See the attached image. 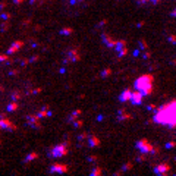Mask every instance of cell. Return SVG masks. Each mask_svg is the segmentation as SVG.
<instances>
[{
  "mask_svg": "<svg viewBox=\"0 0 176 176\" xmlns=\"http://www.w3.org/2000/svg\"><path fill=\"white\" fill-rule=\"evenodd\" d=\"M154 122L169 128H176V100H172L156 109Z\"/></svg>",
  "mask_w": 176,
  "mask_h": 176,
  "instance_id": "6da1fadb",
  "label": "cell"
},
{
  "mask_svg": "<svg viewBox=\"0 0 176 176\" xmlns=\"http://www.w3.org/2000/svg\"><path fill=\"white\" fill-rule=\"evenodd\" d=\"M153 82H154V76L151 74H145L140 78L135 79V84H134V88L135 90H140L145 97L151 96L154 93V88H153Z\"/></svg>",
  "mask_w": 176,
  "mask_h": 176,
  "instance_id": "7a4b0ae2",
  "label": "cell"
},
{
  "mask_svg": "<svg viewBox=\"0 0 176 176\" xmlns=\"http://www.w3.org/2000/svg\"><path fill=\"white\" fill-rule=\"evenodd\" d=\"M137 148H138L141 153H144V154H159V151H160L157 147H154L147 138L138 140V141H137Z\"/></svg>",
  "mask_w": 176,
  "mask_h": 176,
  "instance_id": "3957f363",
  "label": "cell"
},
{
  "mask_svg": "<svg viewBox=\"0 0 176 176\" xmlns=\"http://www.w3.org/2000/svg\"><path fill=\"white\" fill-rule=\"evenodd\" d=\"M68 153H69V142H63V144H57L52 148L50 156L54 159H60V157L68 156Z\"/></svg>",
  "mask_w": 176,
  "mask_h": 176,
  "instance_id": "277c9868",
  "label": "cell"
},
{
  "mask_svg": "<svg viewBox=\"0 0 176 176\" xmlns=\"http://www.w3.org/2000/svg\"><path fill=\"white\" fill-rule=\"evenodd\" d=\"M81 60V54L78 52V49H71L68 52V54H66V59L65 62L66 63H72V62H79Z\"/></svg>",
  "mask_w": 176,
  "mask_h": 176,
  "instance_id": "5b68a950",
  "label": "cell"
},
{
  "mask_svg": "<svg viewBox=\"0 0 176 176\" xmlns=\"http://www.w3.org/2000/svg\"><path fill=\"white\" fill-rule=\"evenodd\" d=\"M0 129H6V131L15 132L18 128H16V125H15L12 120H9L8 118H0Z\"/></svg>",
  "mask_w": 176,
  "mask_h": 176,
  "instance_id": "8992f818",
  "label": "cell"
},
{
  "mask_svg": "<svg viewBox=\"0 0 176 176\" xmlns=\"http://www.w3.org/2000/svg\"><path fill=\"white\" fill-rule=\"evenodd\" d=\"M41 119L38 118V115L35 113V115H28L27 116V123L30 125V126H32V128H35V129H41V122H40Z\"/></svg>",
  "mask_w": 176,
  "mask_h": 176,
  "instance_id": "52a82bcc",
  "label": "cell"
},
{
  "mask_svg": "<svg viewBox=\"0 0 176 176\" xmlns=\"http://www.w3.org/2000/svg\"><path fill=\"white\" fill-rule=\"evenodd\" d=\"M69 167L68 164H62V163H54L50 166V173H68Z\"/></svg>",
  "mask_w": 176,
  "mask_h": 176,
  "instance_id": "ba28073f",
  "label": "cell"
},
{
  "mask_svg": "<svg viewBox=\"0 0 176 176\" xmlns=\"http://www.w3.org/2000/svg\"><path fill=\"white\" fill-rule=\"evenodd\" d=\"M169 170H170V164L166 163V162H163V163H160L157 166H154V173H156V175H167Z\"/></svg>",
  "mask_w": 176,
  "mask_h": 176,
  "instance_id": "9c48e42d",
  "label": "cell"
},
{
  "mask_svg": "<svg viewBox=\"0 0 176 176\" xmlns=\"http://www.w3.org/2000/svg\"><path fill=\"white\" fill-rule=\"evenodd\" d=\"M144 94L140 91V90H135V91H132V97H131V103L132 104H135V106H140L142 104V100H144Z\"/></svg>",
  "mask_w": 176,
  "mask_h": 176,
  "instance_id": "30bf717a",
  "label": "cell"
},
{
  "mask_svg": "<svg viewBox=\"0 0 176 176\" xmlns=\"http://www.w3.org/2000/svg\"><path fill=\"white\" fill-rule=\"evenodd\" d=\"M24 41H22V40H16V41H13V44H12V46L8 49V54H15V53H18L19 52V49H22V47H24Z\"/></svg>",
  "mask_w": 176,
  "mask_h": 176,
  "instance_id": "8fae6325",
  "label": "cell"
},
{
  "mask_svg": "<svg viewBox=\"0 0 176 176\" xmlns=\"http://www.w3.org/2000/svg\"><path fill=\"white\" fill-rule=\"evenodd\" d=\"M101 38H103V41H104V44H106L107 47H110V49H115V46H116V43H118V41H116L113 37H110L109 34H106V32H104V34L101 35Z\"/></svg>",
  "mask_w": 176,
  "mask_h": 176,
  "instance_id": "7c38bea8",
  "label": "cell"
},
{
  "mask_svg": "<svg viewBox=\"0 0 176 176\" xmlns=\"http://www.w3.org/2000/svg\"><path fill=\"white\" fill-rule=\"evenodd\" d=\"M38 118L40 119H44V118H49V116H52V110H50V107L49 106H44V107H41L40 110H38Z\"/></svg>",
  "mask_w": 176,
  "mask_h": 176,
  "instance_id": "4fadbf2b",
  "label": "cell"
},
{
  "mask_svg": "<svg viewBox=\"0 0 176 176\" xmlns=\"http://www.w3.org/2000/svg\"><path fill=\"white\" fill-rule=\"evenodd\" d=\"M131 97H132V91L129 90V88H126V90H123L122 94L119 96V101H122V103H128V101H131Z\"/></svg>",
  "mask_w": 176,
  "mask_h": 176,
  "instance_id": "5bb4252c",
  "label": "cell"
},
{
  "mask_svg": "<svg viewBox=\"0 0 176 176\" xmlns=\"http://www.w3.org/2000/svg\"><path fill=\"white\" fill-rule=\"evenodd\" d=\"M118 115H119V116H118L119 122H123V120H129V119H131V115L126 112L125 109H120L119 112H118Z\"/></svg>",
  "mask_w": 176,
  "mask_h": 176,
  "instance_id": "9a60e30c",
  "label": "cell"
},
{
  "mask_svg": "<svg viewBox=\"0 0 176 176\" xmlns=\"http://www.w3.org/2000/svg\"><path fill=\"white\" fill-rule=\"evenodd\" d=\"M87 141H88V147H98L100 145V140L96 135H90Z\"/></svg>",
  "mask_w": 176,
  "mask_h": 176,
  "instance_id": "2e32d148",
  "label": "cell"
},
{
  "mask_svg": "<svg viewBox=\"0 0 176 176\" xmlns=\"http://www.w3.org/2000/svg\"><path fill=\"white\" fill-rule=\"evenodd\" d=\"M81 115H82V110H79V109H76V110H74V112H72V113L69 115V118H68V120H69L71 123H74V122H75V120H76V119H78V118L81 116Z\"/></svg>",
  "mask_w": 176,
  "mask_h": 176,
  "instance_id": "e0dca14e",
  "label": "cell"
},
{
  "mask_svg": "<svg viewBox=\"0 0 176 176\" xmlns=\"http://www.w3.org/2000/svg\"><path fill=\"white\" fill-rule=\"evenodd\" d=\"M19 109V103L18 101H15V100H12L9 104H8V107H6V110L9 113H13V112H16V110Z\"/></svg>",
  "mask_w": 176,
  "mask_h": 176,
  "instance_id": "ac0fdd59",
  "label": "cell"
},
{
  "mask_svg": "<svg viewBox=\"0 0 176 176\" xmlns=\"http://www.w3.org/2000/svg\"><path fill=\"white\" fill-rule=\"evenodd\" d=\"M35 159H38V153H35V151H32V153H30L28 156L25 157V163H30V162H32V160H35Z\"/></svg>",
  "mask_w": 176,
  "mask_h": 176,
  "instance_id": "d6986e66",
  "label": "cell"
},
{
  "mask_svg": "<svg viewBox=\"0 0 176 176\" xmlns=\"http://www.w3.org/2000/svg\"><path fill=\"white\" fill-rule=\"evenodd\" d=\"M60 34L62 35H71V34H74V30L71 27H65V28L60 30Z\"/></svg>",
  "mask_w": 176,
  "mask_h": 176,
  "instance_id": "ffe728a7",
  "label": "cell"
},
{
  "mask_svg": "<svg viewBox=\"0 0 176 176\" xmlns=\"http://www.w3.org/2000/svg\"><path fill=\"white\" fill-rule=\"evenodd\" d=\"M10 98L15 100V101H18V100L22 98V93H21V91H13V93L10 94Z\"/></svg>",
  "mask_w": 176,
  "mask_h": 176,
  "instance_id": "44dd1931",
  "label": "cell"
},
{
  "mask_svg": "<svg viewBox=\"0 0 176 176\" xmlns=\"http://www.w3.org/2000/svg\"><path fill=\"white\" fill-rule=\"evenodd\" d=\"M116 52H118V56H119V57H123V56L128 54V47L125 46V47H122V49H119V50H116Z\"/></svg>",
  "mask_w": 176,
  "mask_h": 176,
  "instance_id": "7402d4cb",
  "label": "cell"
},
{
  "mask_svg": "<svg viewBox=\"0 0 176 176\" xmlns=\"http://www.w3.org/2000/svg\"><path fill=\"white\" fill-rule=\"evenodd\" d=\"M138 44H140V50H148V44L145 40H140Z\"/></svg>",
  "mask_w": 176,
  "mask_h": 176,
  "instance_id": "603a6c76",
  "label": "cell"
},
{
  "mask_svg": "<svg viewBox=\"0 0 176 176\" xmlns=\"http://www.w3.org/2000/svg\"><path fill=\"white\" fill-rule=\"evenodd\" d=\"M0 18H2V21H10L12 13H9V12H3V13H0Z\"/></svg>",
  "mask_w": 176,
  "mask_h": 176,
  "instance_id": "cb8c5ba5",
  "label": "cell"
},
{
  "mask_svg": "<svg viewBox=\"0 0 176 176\" xmlns=\"http://www.w3.org/2000/svg\"><path fill=\"white\" fill-rule=\"evenodd\" d=\"M9 21H3V24L2 25H0V30H2V32H6L8 30H9Z\"/></svg>",
  "mask_w": 176,
  "mask_h": 176,
  "instance_id": "d4e9b609",
  "label": "cell"
},
{
  "mask_svg": "<svg viewBox=\"0 0 176 176\" xmlns=\"http://www.w3.org/2000/svg\"><path fill=\"white\" fill-rule=\"evenodd\" d=\"M10 54H0V63H2V62H9V63H12V60H10V57H9Z\"/></svg>",
  "mask_w": 176,
  "mask_h": 176,
  "instance_id": "484cf974",
  "label": "cell"
},
{
  "mask_svg": "<svg viewBox=\"0 0 176 176\" xmlns=\"http://www.w3.org/2000/svg\"><path fill=\"white\" fill-rule=\"evenodd\" d=\"M125 46H126V41H125V40H119V41L116 43L115 49H116V50H119V49H122V47H125Z\"/></svg>",
  "mask_w": 176,
  "mask_h": 176,
  "instance_id": "4316f807",
  "label": "cell"
},
{
  "mask_svg": "<svg viewBox=\"0 0 176 176\" xmlns=\"http://www.w3.org/2000/svg\"><path fill=\"white\" fill-rule=\"evenodd\" d=\"M41 91H43V88H34V90H28L27 94H28V96H32V94H38V93H41Z\"/></svg>",
  "mask_w": 176,
  "mask_h": 176,
  "instance_id": "83f0119b",
  "label": "cell"
},
{
  "mask_svg": "<svg viewBox=\"0 0 176 176\" xmlns=\"http://www.w3.org/2000/svg\"><path fill=\"white\" fill-rule=\"evenodd\" d=\"M101 173H103L101 167H94V169L91 170V176H97V175H101Z\"/></svg>",
  "mask_w": 176,
  "mask_h": 176,
  "instance_id": "f1b7e54d",
  "label": "cell"
},
{
  "mask_svg": "<svg viewBox=\"0 0 176 176\" xmlns=\"http://www.w3.org/2000/svg\"><path fill=\"white\" fill-rule=\"evenodd\" d=\"M75 128H82V125H84V122H82V119H76L74 123H72Z\"/></svg>",
  "mask_w": 176,
  "mask_h": 176,
  "instance_id": "f546056e",
  "label": "cell"
},
{
  "mask_svg": "<svg viewBox=\"0 0 176 176\" xmlns=\"http://www.w3.org/2000/svg\"><path fill=\"white\" fill-rule=\"evenodd\" d=\"M88 137H90V134H87V132H84V134L78 135V140H79V141H85V140H88Z\"/></svg>",
  "mask_w": 176,
  "mask_h": 176,
  "instance_id": "4dcf8cb0",
  "label": "cell"
},
{
  "mask_svg": "<svg viewBox=\"0 0 176 176\" xmlns=\"http://www.w3.org/2000/svg\"><path fill=\"white\" fill-rule=\"evenodd\" d=\"M19 63H21L22 68H25V66H28L31 62H30V59H22V60H19Z\"/></svg>",
  "mask_w": 176,
  "mask_h": 176,
  "instance_id": "1f68e13d",
  "label": "cell"
},
{
  "mask_svg": "<svg viewBox=\"0 0 176 176\" xmlns=\"http://www.w3.org/2000/svg\"><path fill=\"white\" fill-rule=\"evenodd\" d=\"M164 147H166L167 150H170V148H175V147H176V141H169V142H167Z\"/></svg>",
  "mask_w": 176,
  "mask_h": 176,
  "instance_id": "d6a6232c",
  "label": "cell"
},
{
  "mask_svg": "<svg viewBox=\"0 0 176 176\" xmlns=\"http://www.w3.org/2000/svg\"><path fill=\"white\" fill-rule=\"evenodd\" d=\"M167 41H169L170 44H176V35H173V34L169 35V37H167Z\"/></svg>",
  "mask_w": 176,
  "mask_h": 176,
  "instance_id": "836d02e7",
  "label": "cell"
},
{
  "mask_svg": "<svg viewBox=\"0 0 176 176\" xmlns=\"http://www.w3.org/2000/svg\"><path fill=\"white\" fill-rule=\"evenodd\" d=\"M110 74H112V71H110V69H104V71L101 72V76H103V78H106V76H109Z\"/></svg>",
  "mask_w": 176,
  "mask_h": 176,
  "instance_id": "e575fe53",
  "label": "cell"
},
{
  "mask_svg": "<svg viewBox=\"0 0 176 176\" xmlns=\"http://www.w3.org/2000/svg\"><path fill=\"white\" fill-rule=\"evenodd\" d=\"M142 57H144V59H150V57H151V53H150V50H144V53H142Z\"/></svg>",
  "mask_w": 176,
  "mask_h": 176,
  "instance_id": "d590c367",
  "label": "cell"
},
{
  "mask_svg": "<svg viewBox=\"0 0 176 176\" xmlns=\"http://www.w3.org/2000/svg\"><path fill=\"white\" fill-rule=\"evenodd\" d=\"M38 59H40V56H38V54H35V56H32V57H30V62H31V63H34V62H37Z\"/></svg>",
  "mask_w": 176,
  "mask_h": 176,
  "instance_id": "8d00e7d4",
  "label": "cell"
},
{
  "mask_svg": "<svg viewBox=\"0 0 176 176\" xmlns=\"http://www.w3.org/2000/svg\"><path fill=\"white\" fill-rule=\"evenodd\" d=\"M156 109H157L156 104H148V106H147V110H156Z\"/></svg>",
  "mask_w": 176,
  "mask_h": 176,
  "instance_id": "74e56055",
  "label": "cell"
},
{
  "mask_svg": "<svg viewBox=\"0 0 176 176\" xmlns=\"http://www.w3.org/2000/svg\"><path fill=\"white\" fill-rule=\"evenodd\" d=\"M147 2H150V0H137V3H138L140 6H144Z\"/></svg>",
  "mask_w": 176,
  "mask_h": 176,
  "instance_id": "f35d334b",
  "label": "cell"
},
{
  "mask_svg": "<svg viewBox=\"0 0 176 176\" xmlns=\"http://www.w3.org/2000/svg\"><path fill=\"white\" fill-rule=\"evenodd\" d=\"M8 6V2H0V10H3Z\"/></svg>",
  "mask_w": 176,
  "mask_h": 176,
  "instance_id": "ab89813d",
  "label": "cell"
},
{
  "mask_svg": "<svg viewBox=\"0 0 176 176\" xmlns=\"http://www.w3.org/2000/svg\"><path fill=\"white\" fill-rule=\"evenodd\" d=\"M128 169H132V163H128V164H125L122 167V170H128Z\"/></svg>",
  "mask_w": 176,
  "mask_h": 176,
  "instance_id": "60d3db41",
  "label": "cell"
},
{
  "mask_svg": "<svg viewBox=\"0 0 176 176\" xmlns=\"http://www.w3.org/2000/svg\"><path fill=\"white\" fill-rule=\"evenodd\" d=\"M145 156H147V154H144V153H142V154H141V156H140V157H138V162H144V160H145V159H147V157H145Z\"/></svg>",
  "mask_w": 176,
  "mask_h": 176,
  "instance_id": "b9f144b4",
  "label": "cell"
},
{
  "mask_svg": "<svg viewBox=\"0 0 176 176\" xmlns=\"http://www.w3.org/2000/svg\"><path fill=\"white\" fill-rule=\"evenodd\" d=\"M88 162H97V156H90V157H88Z\"/></svg>",
  "mask_w": 176,
  "mask_h": 176,
  "instance_id": "7bdbcfd3",
  "label": "cell"
},
{
  "mask_svg": "<svg viewBox=\"0 0 176 176\" xmlns=\"http://www.w3.org/2000/svg\"><path fill=\"white\" fill-rule=\"evenodd\" d=\"M13 3H15L16 6H19V5H22V3H24V0H13Z\"/></svg>",
  "mask_w": 176,
  "mask_h": 176,
  "instance_id": "ee69618b",
  "label": "cell"
},
{
  "mask_svg": "<svg viewBox=\"0 0 176 176\" xmlns=\"http://www.w3.org/2000/svg\"><path fill=\"white\" fill-rule=\"evenodd\" d=\"M150 2H151L153 5H159V3L162 2V0H150Z\"/></svg>",
  "mask_w": 176,
  "mask_h": 176,
  "instance_id": "f6af8a7d",
  "label": "cell"
},
{
  "mask_svg": "<svg viewBox=\"0 0 176 176\" xmlns=\"http://www.w3.org/2000/svg\"><path fill=\"white\" fill-rule=\"evenodd\" d=\"M106 24H107V21H106V19H104V21H101L100 24H98V28H100V27H103V25H106Z\"/></svg>",
  "mask_w": 176,
  "mask_h": 176,
  "instance_id": "bcb514c9",
  "label": "cell"
},
{
  "mask_svg": "<svg viewBox=\"0 0 176 176\" xmlns=\"http://www.w3.org/2000/svg\"><path fill=\"white\" fill-rule=\"evenodd\" d=\"M140 54H141V50H135V52H134V56H135V57H138Z\"/></svg>",
  "mask_w": 176,
  "mask_h": 176,
  "instance_id": "7dc6e473",
  "label": "cell"
},
{
  "mask_svg": "<svg viewBox=\"0 0 176 176\" xmlns=\"http://www.w3.org/2000/svg\"><path fill=\"white\" fill-rule=\"evenodd\" d=\"M18 72H19V71H16V69H13V71H10V75H18Z\"/></svg>",
  "mask_w": 176,
  "mask_h": 176,
  "instance_id": "c3c4849f",
  "label": "cell"
},
{
  "mask_svg": "<svg viewBox=\"0 0 176 176\" xmlns=\"http://www.w3.org/2000/svg\"><path fill=\"white\" fill-rule=\"evenodd\" d=\"M170 15H172V16H175V18H176V9H173V10H172V12H170Z\"/></svg>",
  "mask_w": 176,
  "mask_h": 176,
  "instance_id": "681fc988",
  "label": "cell"
},
{
  "mask_svg": "<svg viewBox=\"0 0 176 176\" xmlns=\"http://www.w3.org/2000/svg\"><path fill=\"white\" fill-rule=\"evenodd\" d=\"M35 2H37V0H30V5H34Z\"/></svg>",
  "mask_w": 176,
  "mask_h": 176,
  "instance_id": "f907efd6",
  "label": "cell"
},
{
  "mask_svg": "<svg viewBox=\"0 0 176 176\" xmlns=\"http://www.w3.org/2000/svg\"><path fill=\"white\" fill-rule=\"evenodd\" d=\"M2 90H3V88H2V85H0V91H2Z\"/></svg>",
  "mask_w": 176,
  "mask_h": 176,
  "instance_id": "816d5d0a",
  "label": "cell"
},
{
  "mask_svg": "<svg viewBox=\"0 0 176 176\" xmlns=\"http://www.w3.org/2000/svg\"><path fill=\"white\" fill-rule=\"evenodd\" d=\"M78 2H85V0H78Z\"/></svg>",
  "mask_w": 176,
  "mask_h": 176,
  "instance_id": "f5cc1de1",
  "label": "cell"
},
{
  "mask_svg": "<svg viewBox=\"0 0 176 176\" xmlns=\"http://www.w3.org/2000/svg\"><path fill=\"white\" fill-rule=\"evenodd\" d=\"M0 144H2V141H0Z\"/></svg>",
  "mask_w": 176,
  "mask_h": 176,
  "instance_id": "db71d44e",
  "label": "cell"
},
{
  "mask_svg": "<svg viewBox=\"0 0 176 176\" xmlns=\"http://www.w3.org/2000/svg\"><path fill=\"white\" fill-rule=\"evenodd\" d=\"M43 2H44V0H43Z\"/></svg>",
  "mask_w": 176,
  "mask_h": 176,
  "instance_id": "11a10c76",
  "label": "cell"
}]
</instances>
